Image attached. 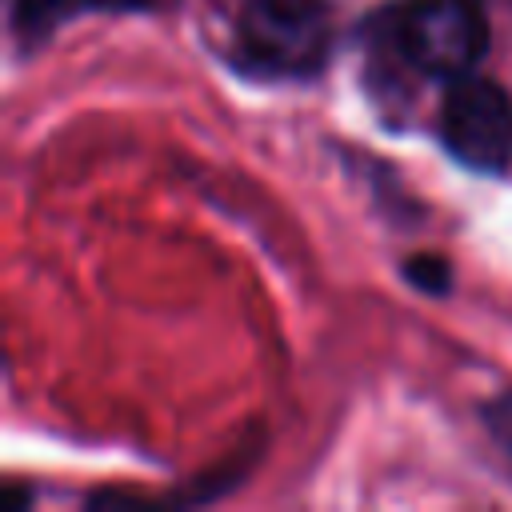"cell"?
Segmentation results:
<instances>
[{
    "instance_id": "obj_1",
    "label": "cell",
    "mask_w": 512,
    "mask_h": 512,
    "mask_svg": "<svg viewBox=\"0 0 512 512\" xmlns=\"http://www.w3.org/2000/svg\"><path fill=\"white\" fill-rule=\"evenodd\" d=\"M244 60L272 76H312L332 48L328 0H244L236 16Z\"/></svg>"
},
{
    "instance_id": "obj_2",
    "label": "cell",
    "mask_w": 512,
    "mask_h": 512,
    "mask_svg": "<svg viewBox=\"0 0 512 512\" xmlns=\"http://www.w3.org/2000/svg\"><path fill=\"white\" fill-rule=\"evenodd\" d=\"M392 40L416 72L456 80L488 52V16L480 0H404Z\"/></svg>"
},
{
    "instance_id": "obj_3",
    "label": "cell",
    "mask_w": 512,
    "mask_h": 512,
    "mask_svg": "<svg viewBox=\"0 0 512 512\" xmlns=\"http://www.w3.org/2000/svg\"><path fill=\"white\" fill-rule=\"evenodd\" d=\"M444 148L476 172H504L512 160V96L488 76H456L440 104Z\"/></svg>"
},
{
    "instance_id": "obj_4",
    "label": "cell",
    "mask_w": 512,
    "mask_h": 512,
    "mask_svg": "<svg viewBox=\"0 0 512 512\" xmlns=\"http://www.w3.org/2000/svg\"><path fill=\"white\" fill-rule=\"evenodd\" d=\"M404 276H408L416 288H424V292H444V288H448V280H452L448 264H444V260H436V256H416V260L404 268Z\"/></svg>"
},
{
    "instance_id": "obj_5",
    "label": "cell",
    "mask_w": 512,
    "mask_h": 512,
    "mask_svg": "<svg viewBox=\"0 0 512 512\" xmlns=\"http://www.w3.org/2000/svg\"><path fill=\"white\" fill-rule=\"evenodd\" d=\"M484 420H488V432L496 436V444L512 456V392L500 396L496 404H488V408H484Z\"/></svg>"
},
{
    "instance_id": "obj_6",
    "label": "cell",
    "mask_w": 512,
    "mask_h": 512,
    "mask_svg": "<svg viewBox=\"0 0 512 512\" xmlns=\"http://www.w3.org/2000/svg\"><path fill=\"white\" fill-rule=\"evenodd\" d=\"M152 0H72V8H148Z\"/></svg>"
}]
</instances>
